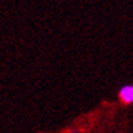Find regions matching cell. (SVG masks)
<instances>
[{
  "mask_svg": "<svg viewBox=\"0 0 133 133\" xmlns=\"http://www.w3.org/2000/svg\"><path fill=\"white\" fill-rule=\"evenodd\" d=\"M119 99L124 103H132L133 102V86L126 84V86L121 87L119 90Z\"/></svg>",
  "mask_w": 133,
  "mask_h": 133,
  "instance_id": "1",
  "label": "cell"
}]
</instances>
